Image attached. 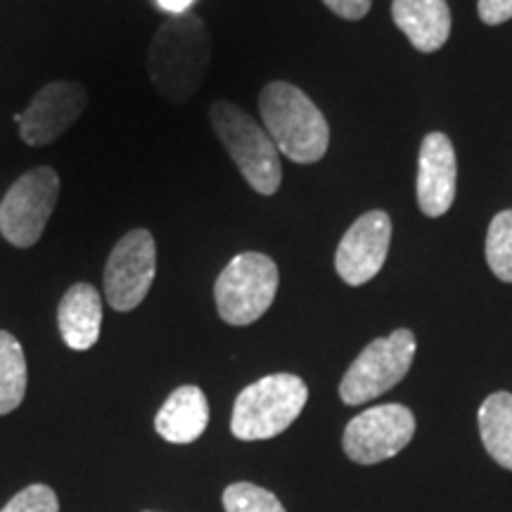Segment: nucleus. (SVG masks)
<instances>
[{"label": "nucleus", "mask_w": 512, "mask_h": 512, "mask_svg": "<svg viewBox=\"0 0 512 512\" xmlns=\"http://www.w3.org/2000/svg\"><path fill=\"white\" fill-rule=\"evenodd\" d=\"M147 512H150V510H147Z\"/></svg>", "instance_id": "obj_24"}, {"label": "nucleus", "mask_w": 512, "mask_h": 512, "mask_svg": "<svg viewBox=\"0 0 512 512\" xmlns=\"http://www.w3.org/2000/svg\"><path fill=\"white\" fill-rule=\"evenodd\" d=\"M209 425V401L200 387L183 384L171 392L155 418V430L171 444H192Z\"/></svg>", "instance_id": "obj_15"}, {"label": "nucleus", "mask_w": 512, "mask_h": 512, "mask_svg": "<svg viewBox=\"0 0 512 512\" xmlns=\"http://www.w3.org/2000/svg\"><path fill=\"white\" fill-rule=\"evenodd\" d=\"M88 107V91L79 81H53L43 86L22 114H15L19 136L31 147H46L62 138Z\"/></svg>", "instance_id": "obj_10"}, {"label": "nucleus", "mask_w": 512, "mask_h": 512, "mask_svg": "<svg viewBox=\"0 0 512 512\" xmlns=\"http://www.w3.org/2000/svg\"><path fill=\"white\" fill-rule=\"evenodd\" d=\"M27 356L15 335L0 330V415L22 406L27 396Z\"/></svg>", "instance_id": "obj_17"}, {"label": "nucleus", "mask_w": 512, "mask_h": 512, "mask_svg": "<svg viewBox=\"0 0 512 512\" xmlns=\"http://www.w3.org/2000/svg\"><path fill=\"white\" fill-rule=\"evenodd\" d=\"M280 273L271 256L242 252L223 268L214 285L216 309L221 320L245 328L271 309L278 294Z\"/></svg>", "instance_id": "obj_5"}, {"label": "nucleus", "mask_w": 512, "mask_h": 512, "mask_svg": "<svg viewBox=\"0 0 512 512\" xmlns=\"http://www.w3.org/2000/svg\"><path fill=\"white\" fill-rule=\"evenodd\" d=\"M477 12L484 24L498 27V24L512 19V0H479Z\"/></svg>", "instance_id": "obj_21"}, {"label": "nucleus", "mask_w": 512, "mask_h": 512, "mask_svg": "<svg viewBox=\"0 0 512 512\" xmlns=\"http://www.w3.org/2000/svg\"><path fill=\"white\" fill-rule=\"evenodd\" d=\"M209 119L242 178L259 195H275L283 183V164L266 128L228 100H216L209 110Z\"/></svg>", "instance_id": "obj_4"}, {"label": "nucleus", "mask_w": 512, "mask_h": 512, "mask_svg": "<svg viewBox=\"0 0 512 512\" xmlns=\"http://www.w3.org/2000/svg\"><path fill=\"white\" fill-rule=\"evenodd\" d=\"M415 335L411 330H394L389 337L373 339L351 363L339 384V396L347 406H361L396 387L413 366Z\"/></svg>", "instance_id": "obj_6"}, {"label": "nucleus", "mask_w": 512, "mask_h": 512, "mask_svg": "<svg viewBox=\"0 0 512 512\" xmlns=\"http://www.w3.org/2000/svg\"><path fill=\"white\" fill-rule=\"evenodd\" d=\"M456 147L446 133H427L418 155V204L430 219H439L456 202L458 188Z\"/></svg>", "instance_id": "obj_12"}, {"label": "nucleus", "mask_w": 512, "mask_h": 512, "mask_svg": "<svg viewBox=\"0 0 512 512\" xmlns=\"http://www.w3.org/2000/svg\"><path fill=\"white\" fill-rule=\"evenodd\" d=\"M486 264L503 283H512V209L494 216L486 230Z\"/></svg>", "instance_id": "obj_18"}, {"label": "nucleus", "mask_w": 512, "mask_h": 512, "mask_svg": "<svg viewBox=\"0 0 512 512\" xmlns=\"http://www.w3.org/2000/svg\"><path fill=\"white\" fill-rule=\"evenodd\" d=\"M0 512H60V501L50 486L31 484L12 496Z\"/></svg>", "instance_id": "obj_20"}, {"label": "nucleus", "mask_w": 512, "mask_h": 512, "mask_svg": "<svg viewBox=\"0 0 512 512\" xmlns=\"http://www.w3.org/2000/svg\"><path fill=\"white\" fill-rule=\"evenodd\" d=\"M266 133L280 155L294 164H316L330 145V126L302 88L273 81L259 95Z\"/></svg>", "instance_id": "obj_2"}, {"label": "nucleus", "mask_w": 512, "mask_h": 512, "mask_svg": "<svg viewBox=\"0 0 512 512\" xmlns=\"http://www.w3.org/2000/svg\"><path fill=\"white\" fill-rule=\"evenodd\" d=\"M479 434L484 448L498 465L512 470V394L486 396L479 408Z\"/></svg>", "instance_id": "obj_16"}, {"label": "nucleus", "mask_w": 512, "mask_h": 512, "mask_svg": "<svg viewBox=\"0 0 512 512\" xmlns=\"http://www.w3.org/2000/svg\"><path fill=\"white\" fill-rule=\"evenodd\" d=\"M392 245V219L387 211H368L351 223L335 254L337 275L347 285H366L382 271Z\"/></svg>", "instance_id": "obj_11"}, {"label": "nucleus", "mask_w": 512, "mask_h": 512, "mask_svg": "<svg viewBox=\"0 0 512 512\" xmlns=\"http://www.w3.org/2000/svg\"><path fill=\"white\" fill-rule=\"evenodd\" d=\"M157 245L150 230H128L105 264V299L114 311L126 313L138 309L155 283Z\"/></svg>", "instance_id": "obj_8"}, {"label": "nucleus", "mask_w": 512, "mask_h": 512, "mask_svg": "<svg viewBox=\"0 0 512 512\" xmlns=\"http://www.w3.org/2000/svg\"><path fill=\"white\" fill-rule=\"evenodd\" d=\"M223 508L226 512H287L278 496L249 482L230 484L223 491Z\"/></svg>", "instance_id": "obj_19"}, {"label": "nucleus", "mask_w": 512, "mask_h": 512, "mask_svg": "<svg viewBox=\"0 0 512 512\" xmlns=\"http://www.w3.org/2000/svg\"><path fill=\"white\" fill-rule=\"evenodd\" d=\"M309 387L302 377L275 373L256 380L240 392L230 418V432L242 441L273 439L283 434L304 411Z\"/></svg>", "instance_id": "obj_3"}, {"label": "nucleus", "mask_w": 512, "mask_h": 512, "mask_svg": "<svg viewBox=\"0 0 512 512\" xmlns=\"http://www.w3.org/2000/svg\"><path fill=\"white\" fill-rule=\"evenodd\" d=\"M415 415L401 403H382L356 415L344 430V453L358 465H375L394 458L411 444Z\"/></svg>", "instance_id": "obj_9"}, {"label": "nucleus", "mask_w": 512, "mask_h": 512, "mask_svg": "<svg viewBox=\"0 0 512 512\" xmlns=\"http://www.w3.org/2000/svg\"><path fill=\"white\" fill-rule=\"evenodd\" d=\"M211 62V36L192 12L171 15L147 48V76L166 102L183 105L202 88Z\"/></svg>", "instance_id": "obj_1"}, {"label": "nucleus", "mask_w": 512, "mask_h": 512, "mask_svg": "<svg viewBox=\"0 0 512 512\" xmlns=\"http://www.w3.org/2000/svg\"><path fill=\"white\" fill-rule=\"evenodd\" d=\"M392 17L420 53H437L451 36V10L446 0H394Z\"/></svg>", "instance_id": "obj_13"}, {"label": "nucleus", "mask_w": 512, "mask_h": 512, "mask_svg": "<svg viewBox=\"0 0 512 512\" xmlns=\"http://www.w3.org/2000/svg\"><path fill=\"white\" fill-rule=\"evenodd\" d=\"M60 335L69 349L88 351L100 339L102 297L93 285L76 283L64 292L57 309Z\"/></svg>", "instance_id": "obj_14"}, {"label": "nucleus", "mask_w": 512, "mask_h": 512, "mask_svg": "<svg viewBox=\"0 0 512 512\" xmlns=\"http://www.w3.org/2000/svg\"><path fill=\"white\" fill-rule=\"evenodd\" d=\"M192 3H195V0H157L159 8L169 12V15H183V12H188Z\"/></svg>", "instance_id": "obj_23"}, {"label": "nucleus", "mask_w": 512, "mask_h": 512, "mask_svg": "<svg viewBox=\"0 0 512 512\" xmlns=\"http://www.w3.org/2000/svg\"><path fill=\"white\" fill-rule=\"evenodd\" d=\"M328 8L335 12L337 17L342 19H363L370 12V5H373V0H323Z\"/></svg>", "instance_id": "obj_22"}, {"label": "nucleus", "mask_w": 512, "mask_h": 512, "mask_svg": "<svg viewBox=\"0 0 512 512\" xmlns=\"http://www.w3.org/2000/svg\"><path fill=\"white\" fill-rule=\"evenodd\" d=\"M60 197V176L50 166L22 174L0 202V235L12 247L29 249L43 238Z\"/></svg>", "instance_id": "obj_7"}]
</instances>
